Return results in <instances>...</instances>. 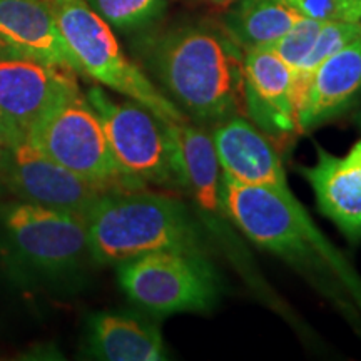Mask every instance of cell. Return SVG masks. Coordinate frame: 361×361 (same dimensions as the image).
<instances>
[{"instance_id":"cell-1","label":"cell","mask_w":361,"mask_h":361,"mask_svg":"<svg viewBox=\"0 0 361 361\" xmlns=\"http://www.w3.org/2000/svg\"><path fill=\"white\" fill-rule=\"evenodd\" d=\"M146 64L162 94L197 126L245 116V51L221 24L191 22L146 47Z\"/></svg>"},{"instance_id":"cell-2","label":"cell","mask_w":361,"mask_h":361,"mask_svg":"<svg viewBox=\"0 0 361 361\" xmlns=\"http://www.w3.org/2000/svg\"><path fill=\"white\" fill-rule=\"evenodd\" d=\"M92 261L121 264L156 251L206 255L201 226L173 194L146 188L111 191L85 214Z\"/></svg>"},{"instance_id":"cell-3","label":"cell","mask_w":361,"mask_h":361,"mask_svg":"<svg viewBox=\"0 0 361 361\" xmlns=\"http://www.w3.org/2000/svg\"><path fill=\"white\" fill-rule=\"evenodd\" d=\"M221 197L231 224L256 246L296 264L314 266L316 256H322L340 268L338 255L290 188L252 186L223 173Z\"/></svg>"},{"instance_id":"cell-4","label":"cell","mask_w":361,"mask_h":361,"mask_svg":"<svg viewBox=\"0 0 361 361\" xmlns=\"http://www.w3.org/2000/svg\"><path fill=\"white\" fill-rule=\"evenodd\" d=\"M52 12L62 39L75 59L79 74L89 75L128 99L142 104L164 123L189 121L174 102L126 57L111 25L85 0H44Z\"/></svg>"},{"instance_id":"cell-5","label":"cell","mask_w":361,"mask_h":361,"mask_svg":"<svg viewBox=\"0 0 361 361\" xmlns=\"http://www.w3.org/2000/svg\"><path fill=\"white\" fill-rule=\"evenodd\" d=\"M29 141L80 178L111 189H141L112 156L99 116L79 90L66 94L27 129Z\"/></svg>"},{"instance_id":"cell-6","label":"cell","mask_w":361,"mask_h":361,"mask_svg":"<svg viewBox=\"0 0 361 361\" xmlns=\"http://www.w3.org/2000/svg\"><path fill=\"white\" fill-rule=\"evenodd\" d=\"M4 247L22 268L44 276H64L92 259L87 224L80 214L27 201L0 207Z\"/></svg>"},{"instance_id":"cell-7","label":"cell","mask_w":361,"mask_h":361,"mask_svg":"<svg viewBox=\"0 0 361 361\" xmlns=\"http://www.w3.org/2000/svg\"><path fill=\"white\" fill-rule=\"evenodd\" d=\"M85 97L99 116L121 171L142 188L179 191L169 124L142 104L133 99L116 101L97 85Z\"/></svg>"},{"instance_id":"cell-8","label":"cell","mask_w":361,"mask_h":361,"mask_svg":"<svg viewBox=\"0 0 361 361\" xmlns=\"http://www.w3.org/2000/svg\"><path fill=\"white\" fill-rule=\"evenodd\" d=\"M119 266V284L149 313H206L218 300V276L202 252L156 251Z\"/></svg>"},{"instance_id":"cell-9","label":"cell","mask_w":361,"mask_h":361,"mask_svg":"<svg viewBox=\"0 0 361 361\" xmlns=\"http://www.w3.org/2000/svg\"><path fill=\"white\" fill-rule=\"evenodd\" d=\"M6 151L0 179L17 200L84 216L111 189L84 179L40 152L25 130L6 123Z\"/></svg>"},{"instance_id":"cell-10","label":"cell","mask_w":361,"mask_h":361,"mask_svg":"<svg viewBox=\"0 0 361 361\" xmlns=\"http://www.w3.org/2000/svg\"><path fill=\"white\" fill-rule=\"evenodd\" d=\"M174 149V169L179 191L186 192L201 223L216 236L231 238L229 221L221 197V171L211 133L191 121L169 124Z\"/></svg>"},{"instance_id":"cell-11","label":"cell","mask_w":361,"mask_h":361,"mask_svg":"<svg viewBox=\"0 0 361 361\" xmlns=\"http://www.w3.org/2000/svg\"><path fill=\"white\" fill-rule=\"evenodd\" d=\"M75 72L20 54L0 57V116L25 130L66 94L79 90Z\"/></svg>"},{"instance_id":"cell-12","label":"cell","mask_w":361,"mask_h":361,"mask_svg":"<svg viewBox=\"0 0 361 361\" xmlns=\"http://www.w3.org/2000/svg\"><path fill=\"white\" fill-rule=\"evenodd\" d=\"M245 116L269 137L298 130L293 69L271 47L245 52Z\"/></svg>"},{"instance_id":"cell-13","label":"cell","mask_w":361,"mask_h":361,"mask_svg":"<svg viewBox=\"0 0 361 361\" xmlns=\"http://www.w3.org/2000/svg\"><path fill=\"white\" fill-rule=\"evenodd\" d=\"M221 171L252 186L290 188L284 166L271 137L246 116H231L211 128Z\"/></svg>"},{"instance_id":"cell-14","label":"cell","mask_w":361,"mask_h":361,"mask_svg":"<svg viewBox=\"0 0 361 361\" xmlns=\"http://www.w3.org/2000/svg\"><path fill=\"white\" fill-rule=\"evenodd\" d=\"M361 94V37L329 56L311 74L298 107V130L306 133L345 112Z\"/></svg>"},{"instance_id":"cell-15","label":"cell","mask_w":361,"mask_h":361,"mask_svg":"<svg viewBox=\"0 0 361 361\" xmlns=\"http://www.w3.org/2000/svg\"><path fill=\"white\" fill-rule=\"evenodd\" d=\"M0 37L20 56L79 74L75 59L44 0H0Z\"/></svg>"},{"instance_id":"cell-16","label":"cell","mask_w":361,"mask_h":361,"mask_svg":"<svg viewBox=\"0 0 361 361\" xmlns=\"http://www.w3.org/2000/svg\"><path fill=\"white\" fill-rule=\"evenodd\" d=\"M318 161L300 173L314 191L319 211L350 239H361V166L316 146Z\"/></svg>"},{"instance_id":"cell-17","label":"cell","mask_w":361,"mask_h":361,"mask_svg":"<svg viewBox=\"0 0 361 361\" xmlns=\"http://www.w3.org/2000/svg\"><path fill=\"white\" fill-rule=\"evenodd\" d=\"M87 351L107 361L166 360L164 338L157 324L124 313H97L90 318Z\"/></svg>"},{"instance_id":"cell-18","label":"cell","mask_w":361,"mask_h":361,"mask_svg":"<svg viewBox=\"0 0 361 361\" xmlns=\"http://www.w3.org/2000/svg\"><path fill=\"white\" fill-rule=\"evenodd\" d=\"M303 17L283 0H236L219 24L247 52L269 47Z\"/></svg>"},{"instance_id":"cell-19","label":"cell","mask_w":361,"mask_h":361,"mask_svg":"<svg viewBox=\"0 0 361 361\" xmlns=\"http://www.w3.org/2000/svg\"><path fill=\"white\" fill-rule=\"evenodd\" d=\"M97 16L119 30H139L154 24L166 8V0H85Z\"/></svg>"},{"instance_id":"cell-20","label":"cell","mask_w":361,"mask_h":361,"mask_svg":"<svg viewBox=\"0 0 361 361\" xmlns=\"http://www.w3.org/2000/svg\"><path fill=\"white\" fill-rule=\"evenodd\" d=\"M323 24L324 20L303 17V19L298 20L283 37H279L276 42L271 44L269 47L273 49V51L276 52L293 71H295L303 64L305 59L308 57L316 39H318Z\"/></svg>"},{"instance_id":"cell-21","label":"cell","mask_w":361,"mask_h":361,"mask_svg":"<svg viewBox=\"0 0 361 361\" xmlns=\"http://www.w3.org/2000/svg\"><path fill=\"white\" fill-rule=\"evenodd\" d=\"M301 16L324 22H358L361 24V0H283Z\"/></svg>"},{"instance_id":"cell-22","label":"cell","mask_w":361,"mask_h":361,"mask_svg":"<svg viewBox=\"0 0 361 361\" xmlns=\"http://www.w3.org/2000/svg\"><path fill=\"white\" fill-rule=\"evenodd\" d=\"M6 141H7V134H6V121H4V117L0 116V159H2L4 151H6Z\"/></svg>"},{"instance_id":"cell-23","label":"cell","mask_w":361,"mask_h":361,"mask_svg":"<svg viewBox=\"0 0 361 361\" xmlns=\"http://www.w3.org/2000/svg\"><path fill=\"white\" fill-rule=\"evenodd\" d=\"M196 2L206 4V6H213V7H231L236 0H196Z\"/></svg>"},{"instance_id":"cell-24","label":"cell","mask_w":361,"mask_h":361,"mask_svg":"<svg viewBox=\"0 0 361 361\" xmlns=\"http://www.w3.org/2000/svg\"><path fill=\"white\" fill-rule=\"evenodd\" d=\"M348 157L350 159H353L355 162H358V164L361 166V139L355 144L353 147H351V151L348 152Z\"/></svg>"},{"instance_id":"cell-25","label":"cell","mask_w":361,"mask_h":361,"mask_svg":"<svg viewBox=\"0 0 361 361\" xmlns=\"http://www.w3.org/2000/svg\"><path fill=\"white\" fill-rule=\"evenodd\" d=\"M11 54H17L16 51H13V49L11 47V45H8L6 40H4L2 37H0V57H4V56H11Z\"/></svg>"},{"instance_id":"cell-26","label":"cell","mask_w":361,"mask_h":361,"mask_svg":"<svg viewBox=\"0 0 361 361\" xmlns=\"http://www.w3.org/2000/svg\"><path fill=\"white\" fill-rule=\"evenodd\" d=\"M358 121H360V124H361V112H360V117H358Z\"/></svg>"}]
</instances>
